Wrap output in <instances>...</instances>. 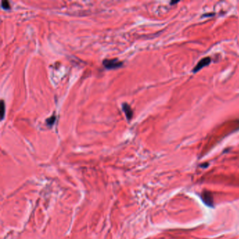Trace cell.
Returning a JSON list of instances; mask_svg holds the SVG:
<instances>
[{
    "label": "cell",
    "mask_w": 239,
    "mask_h": 239,
    "mask_svg": "<svg viewBox=\"0 0 239 239\" xmlns=\"http://www.w3.org/2000/svg\"><path fill=\"white\" fill-rule=\"evenodd\" d=\"M201 199L203 201V203L206 204L207 206L213 207L214 201L213 197L210 192L208 191H204L201 194Z\"/></svg>",
    "instance_id": "7a4b0ae2"
},
{
    "label": "cell",
    "mask_w": 239,
    "mask_h": 239,
    "mask_svg": "<svg viewBox=\"0 0 239 239\" xmlns=\"http://www.w3.org/2000/svg\"><path fill=\"white\" fill-rule=\"evenodd\" d=\"M123 112H125V114L127 119L128 120H131L132 119L133 115V109H131V106L129 104L127 103H123Z\"/></svg>",
    "instance_id": "277c9868"
},
{
    "label": "cell",
    "mask_w": 239,
    "mask_h": 239,
    "mask_svg": "<svg viewBox=\"0 0 239 239\" xmlns=\"http://www.w3.org/2000/svg\"><path fill=\"white\" fill-rule=\"evenodd\" d=\"M210 61H211V59L210 57H206V58H204L203 59H201V60L198 62L197 65L195 66V68L194 69V70H193V72H197L198 71H199L200 69L204 68V67L208 65L210 63Z\"/></svg>",
    "instance_id": "3957f363"
},
{
    "label": "cell",
    "mask_w": 239,
    "mask_h": 239,
    "mask_svg": "<svg viewBox=\"0 0 239 239\" xmlns=\"http://www.w3.org/2000/svg\"><path fill=\"white\" fill-rule=\"evenodd\" d=\"M0 114H1V119L3 120L5 115V104L3 100H2L0 104Z\"/></svg>",
    "instance_id": "5b68a950"
},
{
    "label": "cell",
    "mask_w": 239,
    "mask_h": 239,
    "mask_svg": "<svg viewBox=\"0 0 239 239\" xmlns=\"http://www.w3.org/2000/svg\"><path fill=\"white\" fill-rule=\"evenodd\" d=\"M2 7L4 9H9L11 8L9 2L7 1V0H3V1L2 2Z\"/></svg>",
    "instance_id": "52a82bcc"
},
{
    "label": "cell",
    "mask_w": 239,
    "mask_h": 239,
    "mask_svg": "<svg viewBox=\"0 0 239 239\" xmlns=\"http://www.w3.org/2000/svg\"><path fill=\"white\" fill-rule=\"evenodd\" d=\"M103 64L104 68L108 69H117L123 65L122 62L118 59H105L103 60Z\"/></svg>",
    "instance_id": "6da1fadb"
},
{
    "label": "cell",
    "mask_w": 239,
    "mask_h": 239,
    "mask_svg": "<svg viewBox=\"0 0 239 239\" xmlns=\"http://www.w3.org/2000/svg\"><path fill=\"white\" fill-rule=\"evenodd\" d=\"M178 2H171V4H176V3H178Z\"/></svg>",
    "instance_id": "ba28073f"
},
{
    "label": "cell",
    "mask_w": 239,
    "mask_h": 239,
    "mask_svg": "<svg viewBox=\"0 0 239 239\" xmlns=\"http://www.w3.org/2000/svg\"><path fill=\"white\" fill-rule=\"evenodd\" d=\"M55 118L56 117L53 115V116H52L51 117H49V119H47L46 121V125L49 126H51L52 125H53V123H54L55 122Z\"/></svg>",
    "instance_id": "8992f818"
}]
</instances>
